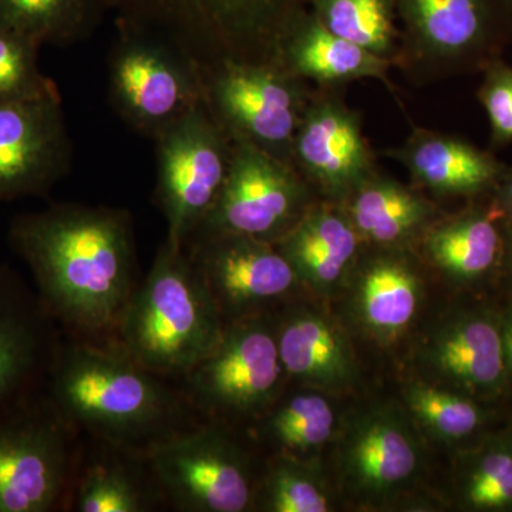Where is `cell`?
I'll return each mask as SVG.
<instances>
[{
    "label": "cell",
    "mask_w": 512,
    "mask_h": 512,
    "mask_svg": "<svg viewBox=\"0 0 512 512\" xmlns=\"http://www.w3.org/2000/svg\"><path fill=\"white\" fill-rule=\"evenodd\" d=\"M8 244L28 265L37 296L64 335L116 342L121 318L141 281L130 211L56 202L16 215Z\"/></svg>",
    "instance_id": "6da1fadb"
},
{
    "label": "cell",
    "mask_w": 512,
    "mask_h": 512,
    "mask_svg": "<svg viewBox=\"0 0 512 512\" xmlns=\"http://www.w3.org/2000/svg\"><path fill=\"white\" fill-rule=\"evenodd\" d=\"M45 389L84 437L138 456L204 421L178 380L151 372L117 342L63 333Z\"/></svg>",
    "instance_id": "7a4b0ae2"
},
{
    "label": "cell",
    "mask_w": 512,
    "mask_h": 512,
    "mask_svg": "<svg viewBox=\"0 0 512 512\" xmlns=\"http://www.w3.org/2000/svg\"><path fill=\"white\" fill-rule=\"evenodd\" d=\"M224 329L187 249L165 238L128 302L116 342L151 372L178 380L217 346Z\"/></svg>",
    "instance_id": "3957f363"
},
{
    "label": "cell",
    "mask_w": 512,
    "mask_h": 512,
    "mask_svg": "<svg viewBox=\"0 0 512 512\" xmlns=\"http://www.w3.org/2000/svg\"><path fill=\"white\" fill-rule=\"evenodd\" d=\"M312 0H119L116 23L157 37L201 70L278 63L281 47Z\"/></svg>",
    "instance_id": "277c9868"
},
{
    "label": "cell",
    "mask_w": 512,
    "mask_h": 512,
    "mask_svg": "<svg viewBox=\"0 0 512 512\" xmlns=\"http://www.w3.org/2000/svg\"><path fill=\"white\" fill-rule=\"evenodd\" d=\"M83 441L46 389L0 409V512L69 510Z\"/></svg>",
    "instance_id": "5b68a950"
},
{
    "label": "cell",
    "mask_w": 512,
    "mask_h": 512,
    "mask_svg": "<svg viewBox=\"0 0 512 512\" xmlns=\"http://www.w3.org/2000/svg\"><path fill=\"white\" fill-rule=\"evenodd\" d=\"M402 50L396 69L413 86L483 72L510 33L498 0H394Z\"/></svg>",
    "instance_id": "8992f818"
},
{
    "label": "cell",
    "mask_w": 512,
    "mask_h": 512,
    "mask_svg": "<svg viewBox=\"0 0 512 512\" xmlns=\"http://www.w3.org/2000/svg\"><path fill=\"white\" fill-rule=\"evenodd\" d=\"M286 377L274 318L264 315L227 323L217 346L178 383L202 419L231 427L261 419Z\"/></svg>",
    "instance_id": "52a82bcc"
},
{
    "label": "cell",
    "mask_w": 512,
    "mask_h": 512,
    "mask_svg": "<svg viewBox=\"0 0 512 512\" xmlns=\"http://www.w3.org/2000/svg\"><path fill=\"white\" fill-rule=\"evenodd\" d=\"M168 508L180 512L254 510V460L232 427L204 420L147 454Z\"/></svg>",
    "instance_id": "ba28073f"
},
{
    "label": "cell",
    "mask_w": 512,
    "mask_h": 512,
    "mask_svg": "<svg viewBox=\"0 0 512 512\" xmlns=\"http://www.w3.org/2000/svg\"><path fill=\"white\" fill-rule=\"evenodd\" d=\"M205 104L232 140L292 164L296 131L316 87L279 63H221L201 72Z\"/></svg>",
    "instance_id": "9c48e42d"
},
{
    "label": "cell",
    "mask_w": 512,
    "mask_h": 512,
    "mask_svg": "<svg viewBox=\"0 0 512 512\" xmlns=\"http://www.w3.org/2000/svg\"><path fill=\"white\" fill-rule=\"evenodd\" d=\"M117 32L109 55L111 107L131 130L154 140L205 103L200 67L157 37Z\"/></svg>",
    "instance_id": "30bf717a"
},
{
    "label": "cell",
    "mask_w": 512,
    "mask_h": 512,
    "mask_svg": "<svg viewBox=\"0 0 512 512\" xmlns=\"http://www.w3.org/2000/svg\"><path fill=\"white\" fill-rule=\"evenodd\" d=\"M154 201L167 221V239L187 247L220 197L234 140L202 103L157 138Z\"/></svg>",
    "instance_id": "8fae6325"
},
{
    "label": "cell",
    "mask_w": 512,
    "mask_h": 512,
    "mask_svg": "<svg viewBox=\"0 0 512 512\" xmlns=\"http://www.w3.org/2000/svg\"><path fill=\"white\" fill-rule=\"evenodd\" d=\"M320 200L292 164L234 140L227 180L191 242L245 235L276 244Z\"/></svg>",
    "instance_id": "7c38bea8"
},
{
    "label": "cell",
    "mask_w": 512,
    "mask_h": 512,
    "mask_svg": "<svg viewBox=\"0 0 512 512\" xmlns=\"http://www.w3.org/2000/svg\"><path fill=\"white\" fill-rule=\"evenodd\" d=\"M292 165L320 200L336 205L379 168L362 116L342 89L316 87L293 140Z\"/></svg>",
    "instance_id": "4fadbf2b"
},
{
    "label": "cell",
    "mask_w": 512,
    "mask_h": 512,
    "mask_svg": "<svg viewBox=\"0 0 512 512\" xmlns=\"http://www.w3.org/2000/svg\"><path fill=\"white\" fill-rule=\"evenodd\" d=\"M220 308L225 325L268 315L298 288V276L272 242L245 235H214L185 247Z\"/></svg>",
    "instance_id": "5bb4252c"
},
{
    "label": "cell",
    "mask_w": 512,
    "mask_h": 512,
    "mask_svg": "<svg viewBox=\"0 0 512 512\" xmlns=\"http://www.w3.org/2000/svg\"><path fill=\"white\" fill-rule=\"evenodd\" d=\"M72 163L62 99L0 106V201L47 197Z\"/></svg>",
    "instance_id": "9a60e30c"
},
{
    "label": "cell",
    "mask_w": 512,
    "mask_h": 512,
    "mask_svg": "<svg viewBox=\"0 0 512 512\" xmlns=\"http://www.w3.org/2000/svg\"><path fill=\"white\" fill-rule=\"evenodd\" d=\"M339 464L350 493L377 505L389 503L412 485L419 477L423 454L404 414L380 406L350 421Z\"/></svg>",
    "instance_id": "2e32d148"
},
{
    "label": "cell",
    "mask_w": 512,
    "mask_h": 512,
    "mask_svg": "<svg viewBox=\"0 0 512 512\" xmlns=\"http://www.w3.org/2000/svg\"><path fill=\"white\" fill-rule=\"evenodd\" d=\"M62 335L35 289L0 264V409L45 389Z\"/></svg>",
    "instance_id": "e0dca14e"
},
{
    "label": "cell",
    "mask_w": 512,
    "mask_h": 512,
    "mask_svg": "<svg viewBox=\"0 0 512 512\" xmlns=\"http://www.w3.org/2000/svg\"><path fill=\"white\" fill-rule=\"evenodd\" d=\"M439 386L471 399H493L510 382L500 319L480 309L451 313L424 342L420 355Z\"/></svg>",
    "instance_id": "ac0fdd59"
},
{
    "label": "cell",
    "mask_w": 512,
    "mask_h": 512,
    "mask_svg": "<svg viewBox=\"0 0 512 512\" xmlns=\"http://www.w3.org/2000/svg\"><path fill=\"white\" fill-rule=\"evenodd\" d=\"M348 284L350 315L383 346L402 338L423 299V278L413 249L366 247Z\"/></svg>",
    "instance_id": "d6986e66"
},
{
    "label": "cell",
    "mask_w": 512,
    "mask_h": 512,
    "mask_svg": "<svg viewBox=\"0 0 512 512\" xmlns=\"http://www.w3.org/2000/svg\"><path fill=\"white\" fill-rule=\"evenodd\" d=\"M406 168L414 187L436 198L493 194L507 165L464 138L416 127L402 146L382 151Z\"/></svg>",
    "instance_id": "ffe728a7"
},
{
    "label": "cell",
    "mask_w": 512,
    "mask_h": 512,
    "mask_svg": "<svg viewBox=\"0 0 512 512\" xmlns=\"http://www.w3.org/2000/svg\"><path fill=\"white\" fill-rule=\"evenodd\" d=\"M505 218L493 195L454 215H441L417 249L454 285L480 284L504 266Z\"/></svg>",
    "instance_id": "44dd1931"
},
{
    "label": "cell",
    "mask_w": 512,
    "mask_h": 512,
    "mask_svg": "<svg viewBox=\"0 0 512 512\" xmlns=\"http://www.w3.org/2000/svg\"><path fill=\"white\" fill-rule=\"evenodd\" d=\"M302 288L332 296L348 284L366 245L348 215L332 202L318 200L276 242Z\"/></svg>",
    "instance_id": "7402d4cb"
},
{
    "label": "cell",
    "mask_w": 512,
    "mask_h": 512,
    "mask_svg": "<svg viewBox=\"0 0 512 512\" xmlns=\"http://www.w3.org/2000/svg\"><path fill=\"white\" fill-rule=\"evenodd\" d=\"M274 322L289 379L322 390H345L357 382L355 353L335 320L306 306L289 305Z\"/></svg>",
    "instance_id": "603a6c76"
},
{
    "label": "cell",
    "mask_w": 512,
    "mask_h": 512,
    "mask_svg": "<svg viewBox=\"0 0 512 512\" xmlns=\"http://www.w3.org/2000/svg\"><path fill=\"white\" fill-rule=\"evenodd\" d=\"M70 494L73 512H151L168 507L147 457L83 436Z\"/></svg>",
    "instance_id": "cb8c5ba5"
},
{
    "label": "cell",
    "mask_w": 512,
    "mask_h": 512,
    "mask_svg": "<svg viewBox=\"0 0 512 512\" xmlns=\"http://www.w3.org/2000/svg\"><path fill=\"white\" fill-rule=\"evenodd\" d=\"M366 247L413 249L441 217L436 202L377 168L339 205Z\"/></svg>",
    "instance_id": "d4e9b609"
},
{
    "label": "cell",
    "mask_w": 512,
    "mask_h": 512,
    "mask_svg": "<svg viewBox=\"0 0 512 512\" xmlns=\"http://www.w3.org/2000/svg\"><path fill=\"white\" fill-rule=\"evenodd\" d=\"M278 63L293 76L319 89H343L356 80L373 79L394 93L393 64L336 36L309 10L286 36Z\"/></svg>",
    "instance_id": "484cf974"
},
{
    "label": "cell",
    "mask_w": 512,
    "mask_h": 512,
    "mask_svg": "<svg viewBox=\"0 0 512 512\" xmlns=\"http://www.w3.org/2000/svg\"><path fill=\"white\" fill-rule=\"evenodd\" d=\"M119 0H0V22L40 47H69L94 35Z\"/></svg>",
    "instance_id": "4316f807"
},
{
    "label": "cell",
    "mask_w": 512,
    "mask_h": 512,
    "mask_svg": "<svg viewBox=\"0 0 512 512\" xmlns=\"http://www.w3.org/2000/svg\"><path fill=\"white\" fill-rule=\"evenodd\" d=\"M335 423L332 403L320 394L301 392L285 399L282 394L258 420V436L276 456L306 460L332 439Z\"/></svg>",
    "instance_id": "83f0119b"
},
{
    "label": "cell",
    "mask_w": 512,
    "mask_h": 512,
    "mask_svg": "<svg viewBox=\"0 0 512 512\" xmlns=\"http://www.w3.org/2000/svg\"><path fill=\"white\" fill-rule=\"evenodd\" d=\"M315 18L336 36L397 67L402 33L394 0H312Z\"/></svg>",
    "instance_id": "f1b7e54d"
},
{
    "label": "cell",
    "mask_w": 512,
    "mask_h": 512,
    "mask_svg": "<svg viewBox=\"0 0 512 512\" xmlns=\"http://www.w3.org/2000/svg\"><path fill=\"white\" fill-rule=\"evenodd\" d=\"M456 497L463 510L512 511V436L487 441L463 457Z\"/></svg>",
    "instance_id": "f546056e"
},
{
    "label": "cell",
    "mask_w": 512,
    "mask_h": 512,
    "mask_svg": "<svg viewBox=\"0 0 512 512\" xmlns=\"http://www.w3.org/2000/svg\"><path fill=\"white\" fill-rule=\"evenodd\" d=\"M413 419L434 439L453 444L483 429L487 413L476 399L439 384L413 382L404 390Z\"/></svg>",
    "instance_id": "4dcf8cb0"
},
{
    "label": "cell",
    "mask_w": 512,
    "mask_h": 512,
    "mask_svg": "<svg viewBox=\"0 0 512 512\" xmlns=\"http://www.w3.org/2000/svg\"><path fill=\"white\" fill-rule=\"evenodd\" d=\"M254 508L268 512H328L332 503L318 470L308 460L275 456L258 480Z\"/></svg>",
    "instance_id": "1f68e13d"
},
{
    "label": "cell",
    "mask_w": 512,
    "mask_h": 512,
    "mask_svg": "<svg viewBox=\"0 0 512 512\" xmlns=\"http://www.w3.org/2000/svg\"><path fill=\"white\" fill-rule=\"evenodd\" d=\"M37 43L0 22V106L62 99L55 80L40 70Z\"/></svg>",
    "instance_id": "d6a6232c"
},
{
    "label": "cell",
    "mask_w": 512,
    "mask_h": 512,
    "mask_svg": "<svg viewBox=\"0 0 512 512\" xmlns=\"http://www.w3.org/2000/svg\"><path fill=\"white\" fill-rule=\"evenodd\" d=\"M481 73L477 97L490 123L491 144L504 147L512 143V66L497 59Z\"/></svg>",
    "instance_id": "836d02e7"
},
{
    "label": "cell",
    "mask_w": 512,
    "mask_h": 512,
    "mask_svg": "<svg viewBox=\"0 0 512 512\" xmlns=\"http://www.w3.org/2000/svg\"><path fill=\"white\" fill-rule=\"evenodd\" d=\"M491 195H493L494 201L497 202L500 210L504 212L505 218L512 220V167L507 165Z\"/></svg>",
    "instance_id": "e575fe53"
},
{
    "label": "cell",
    "mask_w": 512,
    "mask_h": 512,
    "mask_svg": "<svg viewBox=\"0 0 512 512\" xmlns=\"http://www.w3.org/2000/svg\"><path fill=\"white\" fill-rule=\"evenodd\" d=\"M500 328L508 376L512 379V308L504 313L503 318H500Z\"/></svg>",
    "instance_id": "d590c367"
},
{
    "label": "cell",
    "mask_w": 512,
    "mask_h": 512,
    "mask_svg": "<svg viewBox=\"0 0 512 512\" xmlns=\"http://www.w3.org/2000/svg\"><path fill=\"white\" fill-rule=\"evenodd\" d=\"M504 266H507L512 274V220L505 221Z\"/></svg>",
    "instance_id": "8d00e7d4"
},
{
    "label": "cell",
    "mask_w": 512,
    "mask_h": 512,
    "mask_svg": "<svg viewBox=\"0 0 512 512\" xmlns=\"http://www.w3.org/2000/svg\"><path fill=\"white\" fill-rule=\"evenodd\" d=\"M512 42V0H498Z\"/></svg>",
    "instance_id": "74e56055"
}]
</instances>
